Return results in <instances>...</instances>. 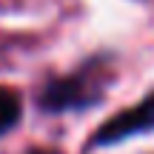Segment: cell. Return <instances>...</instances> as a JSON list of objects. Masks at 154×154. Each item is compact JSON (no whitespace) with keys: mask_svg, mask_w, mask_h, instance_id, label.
I'll list each match as a JSON object with an SVG mask.
<instances>
[{"mask_svg":"<svg viewBox=\"0 0 154 154\" xmlns=\"http://www.w3.org/2000/svg\"><path fill=\"white\" fill-rule=\"evenodd\" d=\"M149 128H154V94L146 100V103H140L137 109H128V111H123V114L111 117V120L97 131L94 143H100V146L120 143L123 137H131V134L149 131Z\"/></svg>","mask_w":154,"mask_h":154,"instance_id":"6da1fadb","label":"cell"},{"mask_svg":"<svg viewBox=\"0 0 154 154\" xmlns=\"http://www.w3.org/2000/svg\"><path fill=\"white\" fill-rule=\"evenodd\" d=\"M94 100V91L88 88L86 77H63L51 80L40 94V106L46 111H66V109H80Z\"/></svg>","mask_w":154,"mask_h":154,"instance_id":"7a4b0ae2","label":"cell"},{"mask_svg":"<svg viewBox=\"0 0 154 154\" xmlns=\"http://www.w3.org/2000/svg\"><path fill=\"white\" fill-rule=\"evenodd\" d=\"M20 111H23V100L14 88L9 86H0V134L11 131L20 120Z\"/></svg>","mask_w":154,"mask_h":154,"instance_id":"3957f363","label":"cell"},{"mask_svg":"<svg viewBox=\"0 0 154 154\" xmlns=\"http://www.w3.org/2000/svg\"><path fill=\"white\" fill-rule=\"evenodd\" d=\"M29 154H57V151H49V149H34V151H29Z\"/></svg>","mask_w":154,"mask_h":154,"instance_id":"277c9868","label":"cell"}]
</instances>
